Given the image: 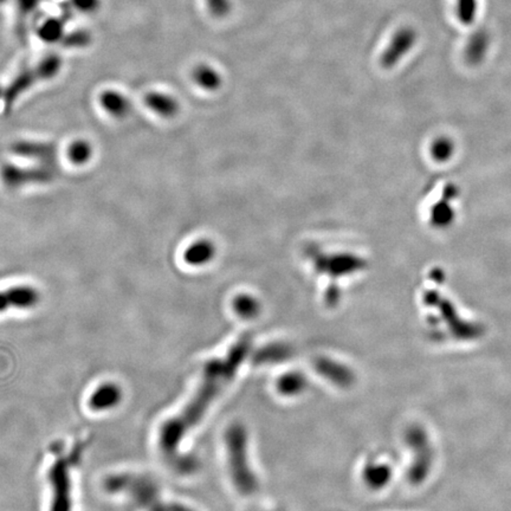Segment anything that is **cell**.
Listing matches in <instances>:
<instances>
[{"label": "cell", "mask_w": 511, "mask_h": 511, "mask_svg": "<svg viewBox=\"0 0 511 511\" xmlns=\"http://www.w3.org/2000/svg\"><path fill=\"white\" fill-rule=\"evenodd\" d=\"M210 12L215 17L223 18L231 12L232 4L231 0H206Z\"/></svg>", "instance_id": "7402d4cb"}, {"label": "cell", "mask_w": 511, "mask_h": 511, "mask_svg": "<svg viewBox=\"0 0 511 511\" xmlns=\"http://www.w3.org/2000/svg\"><path fill=\"white\" fill-rule=\"evenodd\" d=\"M306 376L297 372L288 373L281 376L277 383V390L283 396H297L302 393L303 391L306 390Z\"/></svg>", "instance_id": "2e32d148"}, {"label": "cell", "mask_w": 511, "mask_h": 511, "mask_svg": "<svg viewBox=\"0 0 511 511\" xmlns=\"http://www.w3.org/2000/svg\"><path fill=\"white\" fill-rule=\"evenodd\" d=\"M215 254L216 247L211 240L198 239L184 251V261L191 267H204L212 261Z\"/></svg>", "instance_id": "7c38bea8"}, {"label": "cell", "mask_w": 511, "mask_h": 511, "mask_svg": "<svg viewBox=\"0 0 511 511\" xmlns=\"http://www.w3.org/2000/svg\"><path fill=\"white\" fill-rule=\"evenodd\" d=\"M225 444L229 475L234 487L242 495L254 494L258 483L249 460L245 428L239 424L231 425L225 435Z\"/></svg>", "instance_id": "277c9868"}, {"label": "cell", "mask_w": 511, "mask_h": 511, "mask_svg": "<svg viewBox=\"0 0 511 511\" xmlns=\"http://www.w3.org/2000/svg\"><path fill=\"white\" fill-rule=\"evenodd\" d=\"M145 103L154 114L164 118H174L180 109L177 98L162 91L148 93L145 98Z\"/></svg>", "instance_id": "30bf717a"}, {"label": "cell", "mask_w": 511, "mask_h": 511, "mask_svg": "<svg viewBox=\"0 0 511 511\" xmlns=\"http://www.w3.org/2000/svg\"><path fill=\"white\" fill-rule=\"evenodd\" d=\"M63 32H64V29H63L62 21H58L56 18H50L41 25L38 35L44 42L55 43L62 38Z\"/></svg>", "instance_id": "d6986e66"}, {"label": "cell", "mask_w": 511, "mask_h": 511, "mask_svg": "<svg viewBox=\"0 0 511 511\" xmlns=\"http://www.w3.org/2000/svg\"><path fill=\"white\" fill-rule=\"evenodd\" d=\"M406 442L413 449V466L410 470V480L413 483H419L428 475V469L431 465V453L428 444V437L420 428H411L406 435Z\"/></svg>", "instance_id": "5b68a950"}, {"label": "cell", "mask_w": 511, "mask_h": 511, "mask_svg": "<svg viewBox=\"0 0 511 511\" xmlns=\"http://www.w3.org/2000/svg\"><path fill=\"white\" fill-rule=\"evenodd\" d=\"M73 7L77 11H80L82 14H94L95 11H98L101 1L100 0H71Z\"/></svg>", "instance_id": "603a6c76"}, {"label": "cell", "mask_w": 511, "mask_h": 511, "mask_svg": "<svg viewBox=\"0 0 511 511\" xmlns=\"http://www.w3.org/2000/svg\"><path fill=\"white\" fill-rule=\"evenodd\" d=\"M93 155H94L93 146L87 140H76L68 148L69 160L77 166L88 164Z\"/></svg>", "instance_id": "e0dca14e"}, {"label": "cell", "mask_w": 511, "mask_h": 511, "mask_svg": "<svg viewBox=\"0 0 511 511\" xmlns=\"http://www.w3.org/2000/svg\"><path fill=\"white\" fill-rule=\"evenodd\" d=\"M100 105L107 114L115 118H125L132 110L129 98L120 91L113 89L102 91L100 95Z\"/></svg>", "instance_id": "8fae6325"}, {"label": "cell", "mask_w": 511, "mask_h": 511, "mask_svg": "<svg viewBox=\"0 0 511 511\" xmlns=\"http://www.w3.org/2000/svg\"><path fill=\"white\" fill-rule=\"evenodd\" d=\"M250 347L247 339L234 344L224 358L210 361L204 368L202 381L185 405L184 408L161 425L158 435V448L168 465L179 473H191L195 463L191 458L179 453L185 435L191 431L205 415L211 403L215 401L220 391L227 386L237 373Z\"/></svg>", "instance_id": "6da1fadb"}, {"label": "cell", "mask_w": 511, "mask_h": 511, "mask_svg": "<svg viewBox=\"0 0 511 511\" xmlns=\"http://www.w3.org/2000/svg\"><path fill=\"white\" fill-rule=\"evenodd\" d=\"M392 477V470L386 464H372L363 471V478L368 487L381 489L388 484Z\"/></svg>", "instance_id": "5bb4252c"}, {"label": "cell", "mask_w": 511, "mask_h": 511, "mask_svg": "<svg viewBox=\"0 0 511 511\" xmlns=\"http://www.w3.org/2000/svg\"><path fill=\"white\" fill-rule=\"evenodd\" d=\"M414 42L415 33L412 29L403 28L396 32L381 56V66L385 69L393 68L412 49Z\"/></svg>", "instance_id": "52a82bcc"}, {"label": "cell", "mask_w": 511, "mask_h": 511, "mask_svg": "<svg viewBox=\"0 0 511 511\" xmlns=\"http://www.w3.org/2000/svg\"><path fill=\"white\" fill-rule=\"evenodd\" d=\"M39 292L29 285H19L0 291V314L7 309H31L39 302Z\"/></svg>", "instance_id": "8992f818"}, {"label": "cell", "mask_w": 511, "mask_h": 511, "mask_svg": "<svg viewBox=\"0 0 511 511\" xmlns=\"http://www.w3.org/2000/svg\"><path fill=\"white\" fill-rule=\"evenodd\" d=\"M453 220V210L446 202H439L432 211V222L435 227H446Z\"/></svg>", "instance_id": "ffe728a7"}, {"label": "cell", "mask_w": 511, "mask_h": 511, "mask_svg": "<svg viewBox=\"0 0 511 511\" xmlns=\"http://www.w3.org/2000/svg\"><path fill=\"white\" fill-rule=\"evenodd\" d=\"M233 309L243 319H254L261 310L257 299L250 295H240L233 301Z\"/></svg>", "instance_id": "ac0fdd59"}, {"label": "cell", "mask_w": 511, "mask_h": 511, "mask_svg": "<svg viewBox=\"0 0 511 511\" xmlns=\"http://www.w3.org/2000/svg\"><path fill=\"white\" fill-rule=\"evenodd\" d=\"M291 355V348L287 344H276L263 348L254 355L256 363H279Z\"/></svg>", "instance_id": "9a60e30c"}, {"label": "cell", "mask_w": 511, "mask_h": 511, "mask_svg": "<svg viewBox=\"0 0 511 511\" xmlns=\"http://www.w3.org/2000/svg\"><path fill=\"white\" fill-rule=\"evenodd\" d=\"M83 450V443H77L68 453L55 446V459L46 473L51 491L50 511H73L71 470L80 463Z\"/></svg>", "instance_id": "3957f363"}, {"label": "cell", "mask_w": 511, "mask_h": 511, "mask_svg": "<svg viewBox=\"0 0 511 511\" xmlns=\"http://www.w3.org/2000/svg\"><path fill=\"white\" fill-rule=\"evenodd\" d=\"M192 77L195 84L204 91H215L222 86L220 73L207 64H199L195 66Z\"/></svg>", "instance_id": "4fadbf2b"}, {"label": "cell", "mask_w": 511, "mask_h": 511, "mask_svg": "<svg viewBox=\"0 0 511 511\" xmlns=\"http://www.w3.org/2000/svg\"><path fill=\"white\" fill-rule=\"evenodd\" d=\"M121 399L122 391L118 385L112 383H102L96 387V390L93 391L88 400V406L91 411L102 412V411L112 410L121 401Z\"/></svg>", "instance_id": "9c48e42d"}, {"label": "cell", "mask_w": 511, "mask_h": 511, "mask_svg": "<svg viewBox=\"0 0 511 511\" xmlns=\"http://www.w3.org/2000/svg\"><path fill=\"white\" fill-rule=\"evenodd\" d=\"M315 369L321 376H324L328 381H331L336 386L347 388L354 383V373L351 372L347 366L342 365L340 362L334 361L331 358H317L315 361Z\"/></svg>", "instance_id": "ba28073f"}, {"label": "cell", "mask_w": 511, "mask_h": 511, "mask_svg": "<svg viewBox=\"0 0 511 511\" xmlns=\"http://www.w3.org/2000/svg\"><path fill=\"white\" fill-rule=\"evenodd\" d=\"M432 157L437 161H446L453 153V143L451 140L440 138L435 140L431 147Z\"/></svg>", "instance_id": "44dd1931"}, {"label": "cell", "mask_w": 511, "mask_h": 511, "mask_svg": "<svg viewBox=\"0 0 511 511\" xmlns=\"http://www.w3.org/2000/svg\"><path fill=\"white\" fill-rule=\"evenodd\" d=\"M105 487L113 494H125L143 511H193L177 503H166L157 484L140 475H115L105 480Z\"/></svg>", "instance_id": "7a4b0ae2"}]
</instances>
